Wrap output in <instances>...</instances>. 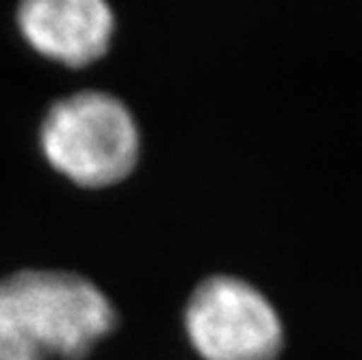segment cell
<instances>
[{
  "label": "cell",
  "instance_id": "cell-1",
  "mask_svg": "<svg viewBox=\"0 0 362 360\" xmlns=\"http://www.w3.org/2000/svg\"><path fill=\"white\" fill-rule=\"evenodd\" d=\"M119 323L109 289L87 272L52 263L0 272V360H93Z\"/></svg>",
  "mask_w": 362,
  "mask_h": 360
},
{
  "label": "cell",
  "instance_id": "cell-2",
  "mask_svg": "<svg viewBox=\"0 0 362 360\" xmlns=\"http://www.w3.org/2000/svg\"><path fill=\"white\" fill-rule=\"evenodd\" d=\"M70 76L44 103L33 148L44 170L83 195L115 191L133 178L144 158V128L117 91Z\"/></svg>",
  "mask_w": 362,
  "mask_h": 360
},
{
  "label": "cell",
  "instance_id": "cell-3",
  "mask_svg": "<svg viewBox=\"0 0 362 360\" xmlns=\"http://www.w3.org/2000/svg\"><path fill=\"white\" fill-rule=\"evenodd\" d=\"M182 325L202 360H274L284 343L274 304L235 276L197 284L185 306Z\"/></svg>",
  "mask_w": 362,
  "mask_h": 360
},
{
  "label": "cell",
  "instance_id": "cell-4",
  "mask_svg": "<svg viewBox=\"0 0 362 360\" xmlns=\"http://www.w3.org/2000/svg\"><path fill=\"white\" fill-rule=\"evenodd\" d=\"M9 20L30 59L68 76L100 68L119 37V16L107 0H20Z\"/></svg>",
  "mask_w": 362,
  "mask_h": 360
}]
</instances>
